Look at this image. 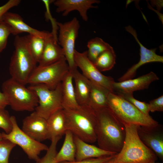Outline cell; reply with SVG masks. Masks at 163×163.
Masks as SVG:
<instances>
[{
    "instance_id": "6da1fadb",
    "label": "cell",
    "mask_w": 163,
    "mask_h": 163,
    "mask_svg": "<svg viewBox=\"0 0 163 163\" xmlns=\"http://www.w3.org/2000/svg\"><path fill=\"white\" fill-rule=\"evenodd\" d=\"M95 111V132L99 147L118 153L122 148L125 138L124 125L108 107Z\"/></svg>"
},
{
    "instance_id": "7a4b0ae2",
    "label": "cell",
    "mask_w": 163,
    "mask_h": 163,
    "mask_svg": "<svg viewBox=\"0 0 163 163\" xmlns=\"http://www.w3.org/2000/svg\"><path fill=\"white\" fill-rule=\"evenodd\" d=\"M125 137L120 152L112 159L114 163H153L157 159L155 153L147 147L140 139L138 126L124 124Z\"/></svg>"
},
{
    "instance_id": "3957f363",
    "label": "cell",
    "mask_w": 163,
    "mask_h": 163,
    "mask_svg": "<svg viewBox=\"0 0 163 163\" xmlns=\"http://www.w3.org/2000/svg\"><path fill=\"white\" fill-rule=\"evenodd\" d=\"M67 130L84 141H96L95 132L96 116L95 111L88 105L75 108H63Z\"/></svg>"
},
{
    "instance_id": "277c9868",
    "label": "cell",
    "mask_w": 163,
    "mask_h": 163,
    "mask_svg": "<svg viewBox=\"0 0 163 163\" xmlns=\"http://www.w3.org/2000/svg\"><path fill=\"white\" fill-rule=\"evenodd\" d=\"M14 44V50L10 63L9 73L11 78L25 85L37 63L29 49L27 35L16 36Z\"/></svg>"
},
{
    "instance_id": "5b68a950",
    "label": "cell",
    "mask_w": 163,
    "mask_h": 163,
    "mask_svg": "<svg viewBox=\"0 0 163 163\" xmlns=\"http://www.w3.org/2000/svg\"><path fill=\"white\" fill-rule=\"evenodd\" d=\"M107 107L123 124L147 127L159 125L150 116L144 115L131 103L114 92L109 94Z\"/></svg>"
},
{
    "instance_id": "8992f818",
    "label": "cell",
    "mask_w": 163,
    "mask_h": 163,
    "mask_svg": "<svg viewBox=\"0 0 163 163\" xmlns=\"http://www.w3.org/2000/svg\"><path fill=\"white\" fill-rule=\"evenodd\" d=\"M2 90L9 105L15 111H33L38 105L35 92L11 78L2 83Z\"/></svg>"
},
{
    "instance_id": "52a82bcc",
    "label": "cell",
    "mask_w": 163,
    "mask_h": 163,
    "mask_svg": "<svg viewBox=\"0 0 163 163\" xmlns=\"http://www.w3.org/2000/svg\"><path fill=\"white\" fill-rule=\"evenodd\" d=\"M28 88L34 91L38 99L35 111L47 120L52 114L63 109L61 82L54 89L42 84L30 85Z\"/></svg>"
},
{
    "instance_id": "ba28073f",
    "label": "cell",
    "mask_w": 163,
    "mask_h": 163,
    "mask_svg": "<svg viewBox=\"0 0 163 163\" xmlns=\"http://www.w3.org/2000/svg\"><path fill=\"white\" fill-rule=\"evenodd\" d=\"M65 59L44 66H37L31 74L27 84H42L50 89H54L60 83L69 72Z\"/></svg>"
},
{
    "instance_id": "9c48e42d",
    "label": "cell",
    "mask_w": 163,
    "mask_h": 163,
    "mask_svg": "<svg viewBox=\"0 0 163 163\" xmlns=\"http://www.w3.org/2000/svg\"><path fill=\"white\" fill-rule=\"evenodd\" d=\"M59 30L57 39L63 51L68 65L69 71L72 72L77 69L74 60L75 41L80 27L79 21L76 18L64 23L57 22Z\"/></svg>"
},
{
    "instance_id": "30bf717a",
    "label": "cell",
    "mask_w": 163,
    "mask_h": 163,
    "mask_svg": "<svg viewBox=\"0 0 163 163\" xmlns=\"http://www.w3.org/2000/svg\"><path fill=\"white\" fill-rule=\"evenodd\" d=\"M11 118L12 124V130L8 134L2 133L3 139L19 145L30 159L36 161L40 158L39 155L40 152L46 151L49 147L33 139L23 131L18 126L15 116H11Z\"/></svg>"
},
{
    "instance_id": "8fae6325",
    "label": "cell",
    "mask_w": 163,
    "mask_h": 163,
    "mask_svg": "<svg viewBox=\"0 0 163 163\" xmlns=\"http://www.w3.org/2000/svg\"><path fill=\"white\" fill-rule=\"evenodd\" d=\"M75 63L82 72V74L91 82L113 92V84L115 81L110 76H106L98 70L88 58L87 51L80 52L76 50L74 53Z\"/></svg>"
},
{
    "instance_id": "7c38bea8",
    "label": "cell",
    "mask_w": 163,
    "mask_h": 163,
    "mask_svg": "<svg viewBox=\"0 0 163 163\" xmlns=\"http://www.w3.org/2000/svg\"><path fill=\"white\" fill-rule=\"evenodd\" d=\"M125 28L126 31L133 36L139 44L140 58L138 63L130 67L118 79L119 82L132 79L135 75L138 69L144 64L152 62H163V56L156 53V48L149 49L144 46L139 40L136 30L131 26H128Z\"/></svg>"
},
{
    "instance_id": "4fadbf2b",
    "label": "cell",
    "mask_w": 163,
    "mask_h": 163,
    "mask_svg": "<svg viewBox=\"0 0 163 163\" xmlns=\"http://www.w3.org/2000/svg\"><path fill=\"white\" fill-rule=\"evenodd\" d=\"M21 129L38 142L49 139L47 120L39 115L35 111L24 119Z\"/></svg>"
},
{
    "instance_id": "5bb4252c",
    "label": "cell",
    "mask_w": 163,
    "mask_h": 163,
    "mask_svg": "<svg viewBox=\"0 0 163 163\" xmlns=\"http://www.w3.org/2000/svg\"><path fill=\"white\" fill-rule=\"evenodd\" d=\"M160 126L152 127L138 126V136L142 142L161 160L163 158V134Z\"/></svg>"
},
{
    "instance_id": "9a60e30c",
    "label": "cell",
    "mask_w": 163,
    "mask_h": 163,
    "mask_svg": "<svg viewBox=\"0 0 163 163\" xmlns=\"http://www.w3.org/2000/svg\"><path fill=\"white\" fill-rule=\"evenodd\" d=\"M159 79L155 73L151 72L136 78L115 82L113 84L114 92L119 94L133 93L136 91L148 89L152 82Z\"/></svg>"
},
{
    "instance_id": "2e32d148",
    "label": "cell",
    "mask_w": 163,
    "mask_h": 163,
    "mask_svg": "<svg viewBox=\"0 0 163 163\" xmlns=\"http://www.w3.org/2000/svg\"><path fill=\"white\" fill-rule=\"evenodd\" d=\"M100 2V1L97 0H57L53 3L56 7V11L62 13L63 16H67L71 11L76 10L83 21H87L88 19V10L97 8L93 4Z\"/></svg>"
},
{
    "instance_id": "e0dca14e",
    "label": "cell",
    "mask_w": 163,
    "mask_h": 163,
    "mask_svg": "<svg viewBox=\"0 0 163 163\" xmlns=\"http://www.w3.org/2000/svg\"><path fill=\"white\" fill-rule=\"evenodd\" d=\"M45 40L44 47L38 66H47L65 59L63 50L58 43L57 36L50 32Z\"/></svg>"
},
{
    "instance_id": "ac0fdd59",
    "label": "cell",
    "mask_w": 163,
    "mask_h": 163,
    "mask_svg": "<svg viewBox=\"0 0 163 163\" xmlns=\"http://www.w3.org/2000/svg\"><path fill=\"white\" fill-rule=\"evenodd\" d=\"M2 20L10 26L11 34L14 35L26 32L45 39L50 33L46 31L39 30L31 27L24 22L20 15L16 13L7 11L3 15Z\"/></svg>"
},
{
    "instance_id": "d6986e66",
    "label": "cell",
    "mask_w": 163,
    "mask_h": 163,
    "mask_svg": "<svg viewBox=\"0 0 163 163\" xmlns=\"http://www.w3.org/2000/svg\"><path fill=\"white\" fill-rule=\"evenodd\" d=\"M74 139L76 148V161L112 156L117 154L103 150L99 147L90 144L74 136Z\"/></svg>"
},
{
    "instance_id": "ffe728a7",
    "label": "cell",
    "mask_w": 163,
    "mask_h": 163,
    "mask_svg": "<svg viewBox=\"0 0 163 163\" xmlns=\"http://www.w3.org/2000/svg\"><path fill=\"white\" fill-rule=\"evenodd\" d=\"M75 82L76 98L79 105H88L90 95V81L77 69L72 72Z\"/></svg>"
},
{
    "instance_id": "44dd1931",
    "label": "cell",
    "mask_w": 163,
    "mask_h": 163,
    "mask_svg": "<svg viewBox=\"0 0 163 163\" xmlns=\"http://www.w3.org/2000/svg\"><path fill=\"white\" fill-rule=\"evenodd\" d=\"M90 93L88 105L94 111L107 107L108 97L111 92L90 81Z\"/></svg>"
},
{
    "instance_id": "7402d4cb",
    "label": "cell",
    "mask_w": 163,
    "mask_h": 163,
    "mask_svg": "<svg viewBox=\"0 0 163 163\" xmlns=\"http://www.w3.org/2000/svg\"><path fill=\"white\" fill-rule=\"evenodd\" d=\"M49 139L62 137L67 130L65 114L63 109L52 114L47 120Z\"/></svg>"
},
{
    "instance_id": "603a6c76",
    "label": "cell",
    "mask_w": 163,
    "mask_h": 163,
    "mask_svg": "<svg viewBox=\"0 0 163 163\" xmlns=\"http://www.w3.org/2000/svg\"><path fill=\"white\" fill-rule=\"evenodd\" d=\"M65 135L62 145L55 158L54 161L57 163L75 161L76 148L74 135L69 130L66 131Z\"/></svg>"
},
{
    "instance_id": "cb8c5ba5",
    "label": "cell",
    "mask_w": 163,
    "mask_h": 163,
    "mask_svg": "<svg viewBox=\"0 0 163 163\" xmlns=\"http://www.w3.org/2000/svg\"><path fill=\"white\" fill-rule=\"evenodd\" d=\"M73 80L72 73L69 71L61 82L63 108H75L79 106L76 99Z\"/></svg>"
},
{
    "instance_id": "d4e9b609",
    "label": "cell",
    "mask_w": 163,
    "mask_h": 163,
    "mask_svg": "<svg viewBox=\"0 0 163 163\" xmlns=\"http://www.w3.org/2000/svg\"><path fill=\"white\" fill-rule=\"evenodd\" d=\"M87 46V57L93 63L101 53L112 47L108 43L98 37L90 40L88 42Z\"/></svg>"
},
{
    "instance_id": "484cf974",
    "label": "cell",
    "mask_w": 163,
    "mask_h": 163,
    "mask_svg": "<svg viewBox=\"0 0 163 163\" xmlns=\"http://www.w3.org/2000/svg\"><path fill=\"white\" fill-rule=\"evenodd\" d=\"M116 55L113 47L101 53L93 63L101 72L109 70L116 63Z\"/></svg>"
},
{
    "instance_id": "4316f807",
    "label": "cell",
    "mask_w": 163,
    "mask_h": 163,
    "mask_svg": "<svg viewBox=\"0 0 163 163\" xmlns=\"http://www.w3.org/2000/svg\"><path fill=\"white\" fill-rule=\"evenodd\" d=\"M27 35L29 49L35 61L38 63L44 50L45 39L34 35Z\"/></svg>"
},
{
    "instance_id": "83f0119b",
    "label": "cell",
    "mask_w": 163,
    "mask_h": 163,
    "mask_svg": "<svg viewBox=\"0 0 163 163\" xmlns=\"http://www.w3.org/2000/svg\"><path fill=\"white\" fill-rule=\"evenodd\" d=\"M61 137L58 136L52 139L51 140V144L46 151L45 155L36 161V163H57L55 161L54 159L57 152L56 151L57 144Z\"/></svg>"
},
{
    "instance_id": "f1b7e54d",
    "label": "cell",
    "mask_w": 163,
    "mask_h": 163,
    "mask_svg": "<svg viewBox=\"0 0 163 163\" xmlns=\"http://www.w3.org/2000/svg\"><path fill=\"white\" fill-rule=\"evenodd\" d=\"M16 146L10 141L0 140V163H9V158L13 149Z\"/></svg>"
},
{
    "instance_id": "f546056e",
    "label": "cell",
    "mask_w": 163,
    "mask_h": 163,
    "mask_svg": "<svg viewBox=\"0 0 163 163\" xmlns=\"http://www.w3.org/2000/svg\"><path fill=\"white\" fill-rule=\"evenodd\" d=\"M133 93L117 94L131 103L144 115L148 116H150L148 103L137 100L133 97Z\"/></svg>"
},
{
    "instance_id": "4dcf8cb0",
    "label": "cell",
    "mask_w": 163,
    "mask_h": 163,
    "mask_svg": "<svg viewBox=\"0 0 163 163\" xmlns=\"http://www.w3.org/2000/svg\"><path fill=\"white\" fill-rule=\"evenodd\" d=\"M11 34L10 26L2 20L0 21V53L6 48L8 39Z\"/></svg>"
},
{
    "instance_id": "1f68e13d",
    "label": "cell",
    "mask_w": 163,
    "mask_h": 163,
    "mask_svg": "<svg viewBox=\"0 0 163 163\" xmlns=\"http://www.w3.org/2000/svg\"><path fill=\"white\" fill-rule=\"evenodd\" d=\"M11 117L5 108H0V128L7 134L10 133L12 128Z\"/></svg>"
},
{
    "instance_id": "d6a6232c",
    "label": "cell",
    "mask_w": 163,
    "mask_h": 163,
    "mask_svg": "<svg viewBox=\"0 0 163 163\" xmlns=\"http://www.w3.org/2000/svg\"><path fill=\"white\" fill-rule=\"evenodd\" d=\"M150 112L163 111V95L149 101L148 103Z\"/></svg>"
},
{
    "instance_id": "836d02e7",
    "label": "cell",
    "mask_w": 163,
    "mask_h": 163,
    "mask_svg": "<svg viewBox=\"0 0 163 163\" xmlns=\"http://www.w3.org/2000/svg\"><path fill=\"white\" fill-rule=\"evenodd\" d=\"M114 155L91 158L80 161H75L73 162H63L59 163H104L111 159Z\"/></svg>"
},
{
    "instance_id": "e575fe53",
    "label": "cell",
    "mask_w": 163,
    "mask_h": 163,
    "mask_svg": "<svg viewBox=\"0 0 163 163\" xmlns=\"http://www.w3.org/2000/svg\"><path fill=\"white\" fill-rule=\"evenodd\" d=\"M20 0H9L4 5L0 6V21L2 20L4 14L11 8L18 6L20 3Z\"/></svg>"
},
{
    "instance_id": "d590c367",
    "label": "cell",
    "mask_w": 163,
    "mask_h": 163,
    "mask_svg": "<svg viewBox=\"0 0 163 163\" xmlns=\"http://www.w3.org/2000/svg\"><path fill=\"white\" fill-rule=\"evenodd\" d=\"M9 105L7 99L4 94L0 91V108H5Z\"/></svg>"
},
{
    "instance_id": "8d00e7d4",
    "label": "cell",
    "mask_w": 163,
    "mask_h": 163,
    "mask_svg": "<svg viewBox=\"0 0 163 163\" xmlns=\"http://www.w3.org/2000/svg\"><path fill=\"white\" fill-rule=\"evenodd\" d=\"M112 159L105 162L104 163H114L113 161L112 160Z\"/></svg>"
},
{
    "instance_id": "74e56055",
    "label": "cell",
    "mask_w": 163,
    "mask_h": 163,
    "mask_svg": "<svg viewBox=\"0 0 163 163\" xmlns=\"http://www.w3.org/2000/svg\"><path fill=\"white\" fill-rule=\"evenodd\" d=\"M3 139L2 136V133H1L0 132V140H1L2 139Z\"/></svg>"
},
{
    "instance_id": "f35d334b",
    "label": "cell",
    "mask_w": 163,
    "mask_h": 163,
    "mask_svg": "<svg viewBox=\"0 0 163 163\" xmlns=\"http://www.w3.org/2000/svg\"><path fill=\"white\" fill-rule=\"evenodd\" d=\"M153 163H155V162Z\"/></svg>"
}]
</instances>
